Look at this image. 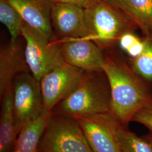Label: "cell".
I'll list each match as a JSON object with an SVG mask.
<instances>
[{
    "mask_svg": "<svg viewBox=\"0 0 152 152\" xmlns=\"http://www.w3.org/2000/svg\"><path fill=\"white\" fill-rule=\"evenodd\" d=\"M104 54L103 71L110 88V113L126 126L152 101L151 85L136 74L120 51L113 48L104 51Z\"/></svg>",
    "mask_w": 152,
    "mask_h": 152,
    "instance_id": "cell-1",
    "label": "cell"
},
{
    "mask_svg": "<svg viewBox=\"0 0 152 152\" xmlns=\"http://www.w3.org/2000/svg\"><path fill=\"white\" fill-rule=\"evenodd\" d=\"M110 105V88L104 71H85L75 90L56 105L51 112L77 118L109 112Z\"/></svg>",
    "mask_w": 152,
    "mask_h": 152,
    "instance_id": "cell-2",
    "label": "cell"
},
{
    "mask_svg": "<svg viewBox=\"0 0 152 152\" xmlns=\"http://www.w3.org/2000/svg\"><path fill=\"white\" fill-rule=\"evenodd\" d=\"M84 10L90 39L103 51L114 48L124 34L137 29L129 19L105 0H90Z\"/></svg>",
    "mask_w": 152,
    "mask_h": 152,
    "instance_id": "cell-3",
    "label": "cell"
},
{
    "mask_svg": "<svg viewBox=\"0 0 152 152\" xmlns=\"http://www.w3.org/2000/svg\"><path fill=\"white\" fill-rule=\"evenodd\" d=\"M24 53L30 72L38 81L55 68L65 63L57 39L51 41L26 23L22 28Z\"/></svg>",
    "mask_w": 152,
    "mask_h": 152,
    "instance_id": "cell-4",
    "label": "cell"
},
{
    "mask_svg": "<svg viewBox=\"0 0 152 152\" xmlns=\"http://www.w3.org/2000/svg\"><path fill=\"white\" fill-rule=\"evenodd\" d=\"M37 152L93 151L76 118L53 114L41 137Z\"/></svg>",
    "mask_w": 152,
    "mask_h": 152,
    "instance_id": "cell-5",
    "label": "cell"
},
{
    "mask_svg": "<svg viewBox=\"0 0 152 152\" xmlns=\"http://www.w3.org/2000/svg\"><path fill=\"white\" fill-rule=\"evenodd\" d=\"M13 107L18 134L28 122L37 118L44 110L40 82L30 72L22 73L12 82Z\"/></svg>",
    "mask_w": 152,
    "mask_h": 152,
    "instance_id": "cell-6",
    "label": "cell"
},
{
    "mask_svg": "<svg viewBox=\"0 0 152 152\" xmlns=\"http://www.w3.org/2000/svg\"><path fill=\"white\" fill-rule=\"evenodd\" d=\"M76 119L93 152H122L118 132L122 124L110 112Z\"/></svg>",
    "mask_w": 152,
    "mask_h": 152,
    "instance_id": "cell-7",
    "label": "cell"
},
{
    "mask_svg": "<svg viewBox=\"0 0 152 152\" xmlns=\"http://www.w3.org/2000/svg\"><path fill=\"white\" fill-rule=\"evenodd\" d=\"M84 72L64 63L44 76L39 81L44 109L51 112L56 105L67 98L79 84Z\"/></svg>",
    "mask_w": 152,
    "mask_h": 152,
    "instance_id": "cell-8",
    "label": "cell"
},
{
    "mask_svg": "<svg viewBox=\"0 0 152 152\" xmlns=\"http://www.w3.org/2000/svg\"><path fill=\"white\" fill-rule=\"evenodd\" d=\"M65 63L85 72L102 71L104 51L85 38L57 39Z\"/></svg>",
    "mask_w": 152,
    "mask_h": 152,
    "instance_id": "cell-9",
    "label": "cell"
},
{
    "mask_svg": "<svg viewBox=\"0 0 152 152\" xmlns=\"http://www.w3.org/2000/svg\"><path fill=\"white\" fill-rule=\"evenodd\" d=\"M51 23L57 39H90L84 8L75 5L54 4L51 14Z\"/></svg>",
    "mask_w": 152,
    "mask_h": 152,
    "instance_id": "cell-10",
    "label": "cell"
},
{
    "mask_svg": "<svg viewBox=\"0 0 152 152\" xmlns=\"http://www.w3.org/2000/svg\"><path fill=\"white\" fill-rule=\"evenodd\" d=\"M22 16L25 23L51 41L57 39L51 23L54 3L51 0H7Z\"/></svg>",
    "mask_w": 152,
    "mask_h": 152,
    "instance_id": "cell-11",
    "label": "cell"
},
{
    "mask_svg": "<svg viewBox=\"0 0 152 152\" xmlns=\"http://www.w3.org/2000/svg\"><path fill=\"white\" fill-rule=\"evenodd\" d=\"M30 72L20 38L0 50V96L11 87L18 75Z\"/></svg>",
    "mask_w": 152,
    "mask_h": 152,
    "instance_id": "cell-12",
    "label": "cell"
},
{
    "mask_svg": "<svg viewBox=\"0 0 152 152\" xmlns=\"http://www.w3.org/2000/svg\"><path fill=\"white\" fill-rule=\"evenodd\" d=\"M132 22L142 38L152 41V0H105Z\"/></svg>",
    "mask_w": 152,
    "mask_h": 152,
    "instance_id": "cell-13",
    "label": "cell"
},
{
    "mask_svg": "<svg viewBox=\"0 0 152 152\" xmlns=\"http://www.w3.org/2000/svg\"><path fill=\"white\" fill-rule=\"evenodd\" d=\"M1 99L0 152H12L18 135L14 113L12 85L1 96Z\"/></svg>",
    "mask_w": 152,
    "mask_h": 152,
    "instance_id": "cell-14",
    "label": "cell"
},
{
    "mask_svg": "<svg viewBox=\"0 0 152 152\" xmlns=\"http://www.w3.org/2000/svg\"><path fill=\"white\" fill-rule=\"evenodd\" d=\"M52 115L51 112L44 109L37 118L24 125L18 135L12 152H37L41 137Z\"/></svg>",
    "mask_w": 152,
    "mask_h": 152,
    "instance_id": "cell-15",
    "label": "cell"
},
{
    "mask_svg": "<svg viewBox=\"0 0 152 152\" xmlns=\"http://www.w3.org/2000/svg\"><path fill=\"white\" fill-rule=\"evenodd\" d=\"M0 21L10 33V42H15L22 36V27L25 22L7 0H0Z\"/></svg>",
    "mask_w": 152,
    "mask_h": 152,
    "instance_id": "cell-16",
    "label": "cell"
},
{
    "mask_svg": "<svg viewBox=\"0 0 152 152\" xmlns=\"http://www.w3.org/2000/svg\"><path fill=\"white\" fill-rule=\"evenodd\" d=\"M118 139L122 152H152L151 142L143 136H137L125 125H121Z\"/></svg>",
    "mask_w": 152,
    "mask_h": 152,
    "instance_id": "cell-17",
    "label": "cell"
},
{
    "mask_svg": "<svg viewBox=\"0 0 152 152\" xmlns=\"http://www.w3.org/2000/svg\"><path fill=\"white\" fill-rule=\"evenodd\" d=\"M145 40V47L141 54L130 58L132 69L144 81L152 84V41Z\"/></svg>",
    "mask_w": 152,
    "mask_h": 152,
    "instance_id": "cell-18",
    "label": "cell"
},
{
    "mask_svg": "<svg viewBox=\"0 0 152 152\" xmlns=\"http://www.w3.org/2000/svg\"><path fill=\"white\" fill-rule=\"evenodd\" d=\"M145 40L139 38L134 32H127L120 37L118 45L130 58L132 59L141 54L145 47Z\"/></svg>",
    "mask_w": 152,
    "mask_h": 152,
    "instance_id": "cell-19",
    "label": "cell"
},
{
    "mask_svg": "<svg viewBox=\"0 0 152 152\" xmlns=\"http://www.w3.org/2000/svg\"><path fill=\"white\" fill-rule=\"evenodd\" d=\"M131 122L144 125L152 133V100L134 115Z\"/></svg>",
    "mask_w": 152,
    "mask_h": 152,
    "instance_id": "cell-20",
    "label": "cell"
},
{
    "mask_svg": "<svg viewBox=\"0 0 152 152\" xmlns=\"http://www.w3.org/2000/svg\"><path fill=\"white\" fill-rule=\"evenodd\" d=\"M54 4H70L85 7L90 0H51Z\"/></svg>",
    "mask_w": 152,
    "mask_h": 152,
    "instance_id": "cell-21",
    "label": "cell"
},
{
    "mask_svg": "<svg viewBox=\"0 0 152 152\" xmlns=\"http://www.w3.org/2000/svg\"><path fill=\"white\" fill-rule=\"evenodd\" d=\"M144 137H145L146 139H147L149 141H150L151 142V144H152V132H150L149 134L145 135H144Z\"/></svg>",
    "mask_w": 152,
    "mask_h": 152,
    "instance_id": "cell-22",
    "label": "cell"
}]
</instances>
